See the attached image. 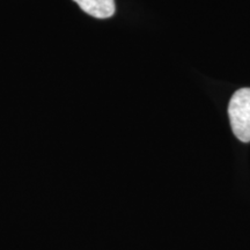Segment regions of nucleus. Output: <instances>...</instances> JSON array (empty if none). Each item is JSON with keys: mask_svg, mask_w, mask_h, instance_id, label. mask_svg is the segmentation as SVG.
Masks as SVG:
<instances>
[{"mask_svg": "<svg viewBox=\"0 0 250 250\" xmlns=\"http://www.w3.org/2000/svg\"><path fill=\"white\" fill-rule=\"evenodd\" d=\"M230 125L236 138L243 143L250 142V88L239 89L232 96L228 105Z\"/></svg>", "mask_w": 250, "mask_h": 250, "instance_id": "1", "label": "nucleus"}, {"mask_svg": "<svg viewBox=\"0 0 250 250\" xmlns=\"http://www.w3.org/2000/svg\"><path fill=\"white\" fill-rule=\"evenodd\" d=\"M85 13L96 19H108L115 14V0H73Z\"/></svg>", "mask_w": 250, "mask_h": 250, "instance_id": "2", "label": "nucleus"}]
</instances>
